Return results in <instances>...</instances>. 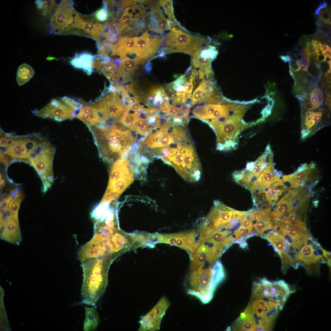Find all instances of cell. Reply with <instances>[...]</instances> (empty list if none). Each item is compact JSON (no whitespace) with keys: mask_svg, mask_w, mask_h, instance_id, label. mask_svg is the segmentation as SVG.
Instances as JSON below:
<instances>
[{"mask_svg":"<svg viewBox=\"0 0 331 331\" xmlns=\"http://www.w3.org/2000/svg\"><path fill=\"white\" fill-rule=\"evenodd\" d=\"M310 62V59L308 57H304L299 61V65L302 70L307 71Z\"/></svg>","mask_w":331,"mask_h":331,"instance_id":"43","label":"cell"},{"mask_svg":"<svg viewBox=\"0 0 331 331\" xmlns=\"http://www.w3.org/2000/svg\"><path fill=\"white\" fill-rule=\"evenodd\" d=\"M95 55L88 52L76 53L71 58L70 63L74 67L82 70L88 75L94 71L92 64Z\"/></svg>","mask_w":331,"mask_h":331,"instance_id":"26","label":"cell"},{"mask_svg":"<svg viewBox=\"0 0 331 331\" xmlns=\"http://www.w3.org/2000/svg\"><path fill=\"white\" fill-rule=\"evenodd\" d=\"M279 221L288 225L307 230L305 222L303 220L301 214L293 210L288 211Z\"/></svg>","mask_w":331,"mask_h":331,"instance_id":"32","label":"cell"},{"mask_svg":"<svg viewBox=\"0 0 331 331\" xmlns=\"http://www.w3.org/2000/svg\"><path fill=\"white\" fill-rule=\"evenodd\" d=\"M159 242L179 247L187 251L190 256L200 245L198 235L194 230L173 234L158 235Z\"/></svg>","mask_w":331,"mask_h":331,"instance_id":"17","label":"cell"},{"mask_svg":"<svg viewBox=\"0 0 331 331\" xmlns=\"http://www.w3.org/2000/svg\"><path fill=\"white\" fill-rule=\"evenodd\" d=\"M261 238L265 239L273 245L275 251L280 257L287 253L288 245L287 244V241L283 235L273 230L268 231L264 234Z\"/></svg>","mask_w":331,"mask_h":331,"instance_id":"27","label":"cell"},{"mask_svg":"<svg viewBox=\"0 0 331 331\" xmlns=\"http://www.w3.org/2000/svg\"><path fill=\"white\" fill-rule=\"evenodd\" d=\"M327 5L326 2L323 1L322 3L319 5V6L316 10L315 12V14L318 15V17L319 16V13L320 10L323 8H326Z\"/></svg>","mask_w":331,"mask_h":331,"instance_id":"47","label":"cell"},{"mask_svg":"<svg viewBox=\"0 0 331 331\" xmlns=\"http://www.w3.org/2000/svg\"><path fill=\"white\" fill-rule=\"evenodd\" d=\"M294 200V199L284 194L276 204L275 208L270 212V216L272 224L278 223L281 219L293 205Z\"/></svg>","mask_w":331,"mask_h":331,"instance_id":"29","label":"cell"},{"mask_svg":"<svg viewBox=\"0 0 331 331\" xmlns=\"http://www.w3.org/2000/svg\"><path fill=\"white\" fill-rule=\"evenodd\" d=\"M330 48V47L329 45H326L324 44H321L320 46V50L323 52L324 54Z\"/></svg>","mask_w":331,"mask_h":331,"instance_id":"52","label":"cell"},{"mask_svg":"<svg viewBox=\"0 0 331 331\" xmlns=\"http://www.w3.org/2000/svg\"><path fill=\"white\" fill-rule=\"evenodd\" d=\"M211 78L203 79L194 91L191 99L192 106L204 104H221L224 101Z\"/></svg>","mask_w":331,"mask_h":331,"instance_id":"18","label":"cell"},{"mask_svg":"<svg viewBox=\"0 0 331 331\" xmlns=\"http://www.w3.org/2000/svg\"><path fill=\"white\" fill-rule=\"evenodd\" d=\"M114 260L107 255L89 258L82 262V303L94 306L101 298L107 287L108 269Z\"/></svg>","mask_w":331,"mask_h":331,"instance_id":"2","label":"cell"},{"mask_svg":"<svg viewBox=\"0 0 331 331\" xmlns=\"http://www.w3.org/2000/svg\"><path fill=\"white\" fill-rule=\"evenodd\" d=\"M97 110L101 123L106 120H119L127 110L120 96L117 93L110 92L96 102L91 103Z\"/></svg>","mask_w":331,"mask_h":331,"instance_id":"14","label":"cell"},{"mask_svg":"<svg viewBox=\"0 0 331 331\" xmlns=\"http://www.w3.org/2000/svg\"><path fill=\"white\" fill-rule=\"evenodd\" d=\"M324 55L326 57L331 58V48H329L324 53Z\"/></svg>","mask_w":331,"mask_h":331,"instance_id":"55","label":"cell"},{"mask_svg":"<svg viewBox=\"0 0 331 331\" xmlns=\"http://www.w3.org/2000/svg\"><path fill=\"white\" fill-rule=\"evenodd\" d=\"M147 59L140 58L124 59L121 61V63L118 66V70L122 74L131 76L134 73L135 70L139 67V65L143 63Z\"/></svg>","mask_w":331,"mask_h":331,"instance_id":"33","label":"cell"},{"mask_svg":"<svg viewBox=\"0 0 331 331\" xmlns=\"http://www.w3.org/2000/svg\"><path fill=\"white\" fill-rule=\"evenodd\" d=\"M139 118L137 114L129 112L127 110L119 120L120 123L134 130L135 123Z\"/></svg>","mask_w":331,"mask_h":331,"instance_id":"36","label":"cell"},{"mask_svg":"<svg viewBox=\"0 0 331 331\" xmlns=\"http://www.w3.org/2000/svg\"><path fill=\"white\" fill-rule=\"evenodd\" d=\"M321 74H320L319 75L316 76L314 78V79L311 82V85L312 86H314L317 84V83L320 80V78L321 77Z\"/></svg>","mask_w":331,"mask_h":331,"instance_id":"53","label":"cell"},{"mask_svg":"<svg viewBox=\"0 0 331 331\" xmlns=\"http://www.w3.org/2000/svg\"><path fill=\"white\" fill-rule=\"evenodd\" d=\"M89 127L100 155L104 160L118 159L134 141L129 130L124 129L118 123L105 127Z\"/></svg>","mask_w":331,"mask_h":331,"instance_id":"3","label":"cell"},{"mask_svg":"<svg viewBox=\"0 0 331 331\" xmlns=\"http://www.w3.org/2000/svg\"><path fill=\"white\" fill-rule=\"evenodd\" d=\"M158 2L160 6L163 9L165 13L167 16V19L170 22L171 26H181L174 16L173 1L160 0Z\"/></svg>","mask_w":331,"mask_h":331,"instance_id":"35","label":"cell"},{"mask_svg":"<svg viewBox=\"0 0 331 331\" xmlns=\"http://www.w3.org/2000/svg\"><path fill=\"white\" fill-rule=\"evenodd\" d=\"M153 129L156 130L149 123L146 118H139L135 123L134 130H136L140 134L145 135L151 132Z\"/></svg>","mask_w":331,"mask_h":331,"instance_id":"37","label":"cell"},{"mask_svg":"<svg viewBox=\"0 0 331 331\" xmlns=\"http://www.w3.org/2000/svg\"><path fill=\"white\" fill-rule=\"evenodd\" d=\"M317 97L318 102L321 105L322 104L324 99V96L321 89H320L317 94Z\"/></svg>","mask_w":331,"mask_h":331,"instance_id":"49","label":"cell"},{"mask_svg":"<svg viewBox=\"0 0 331 331\" xmlns=\"http://www.w3.org/2000/svg\"><path fill=\"white\" fill-rule=\"evenodd\" d=\"M35 73L34 70L29 65L24 63L18 67L17 74V81L19 86H22L31 79Z\"/></svg>","mask_w":331,"mask_h":331,"instance_id":"34","label":"cell"},{"mask_svg":"<svg viewBox=\"0 0 331 331\" xmlns=\"http://www.w3.org/2000/svg\"><path fill=\"white\" fill-rule=\"evenodd\" d=\"M317 248L322 252V255L324 257L326 263L329 266H331V253L322 248L321 246H318Z\"/></svg>","mask_w":331,"mask_h":331,"instance_id":"44","label":"cell"},{"mask_svg":"<svg viewBox=\"0 0 331 331\" xmlns=\"http://www.w3.org/2000/svg\"><path fill=\"white\" fill-rule=\"evenodd\" d=\"M315 164L311 162L301 171L287 175L282 178L283 184L287 188H297L305 185L306 182L311 178L315 171Z\"/></svg>","mask_w":331,"mask_h":331,"instance_id":"23","label":"cell"},{"mask_svg":"<svg viewBox=\"0 0 331 331\" xmlns=\"http://www.w3.org/2000/svg\"><path fill=\"white\" fill-rule=\"evenodd\" d=\"M160 148L162 158L173 167L184 180L189 182L199 180L201 165L189 135Z\"/></svg>","mask_w":331,"mask_h":331,"instance_id":"1","label":"cell"},{"mask_svg":"<svg viewBox=\"0 0 331 331\" xmlns=\"http://www.w3.org/2000/svg\"><path fill=\"white\" fill-rule=\"evenodd\" d=\"M72 1H61L56 7L50 19V32L56 34L68 35L76 11Z\"/></svg>","mask_w":331,"mask_h":331,"instance_id":"15","label":"cell"},{"mask_svg":"<svg viewBox=\"0 0 331 331\" xmlns=\"http://www.w3.org/2000/svg\"><path fill=\"white\" fill-rule=\"evenodd\" d=\"M151 63L149 62V61L146 64L145 67V69L146 72L148 73H150L152 69V67L151 66Z\"/></svg>","mask_w":331,"mask_h":331,"instance_id":"54","label":"cell"},{"mask_svg":"<svg viewBox=\"0 0 331 331\" xmlns=\"http://www.w3.org/2000/svg\"><path fill=\"white\" fill-rule=\"evenodd\" d=\"M295 290L283 280L272 282L263 278L253 283L251 297L266 299L277 303L282 310L289 297Z\"/></svg>","mask_w":331,"mask_h":331,"instance_id":"9","label":"cell"},{"mask_svg":"<svg viewBox=\"0 0 331 331\" xmlns=\"http://www.w3.org/2000/svg\"><path fill=\"white\" fill-rule=\"evenodd\" d=\"M272 225L269 215L263 214L257 210L253 225V233L254 236H261L265 231L271 229Z\"/></svg>","mask_w":331,"mask_h":331,"instance_id":"30","label":"cell"},{"mask_svg":"<svg viewBox=\"0 0 331 331\" xmlns=\"http://www.w3.org/2000/svg\"><path fill=\"white\" fill-rule=\"evenodd\" d=\"M308 43V40L306 38V36L305 35H302L300 39V44L304 48L307 46Z\"/></svg>","mask_w":331,"mask_h":331,"instance_id":"46","label":"cell"},{"mask_svg":"<svg viewBox=\"0 0 331 331\" xmlns=\"http://www.w3.org/2000/svg\"><path fill=\"white\" fill-rule=\"evenodd\" d=\"M85 318L83 326L86 331L95 330L99 324V316L95 307H85Z\"/></svg>","mask_w":331,"mask_h":331,"instance_id":"31","label":"cell"},{"mask_svg":"<svg viewBox=\"0 0 331 331\" xmlns=\"http://www.w3.org/2000/svg\"><path fill=\"white\" fill-rule=\"evenodd\" d=\"M45 138L38 134L17 136L9 134L7 145L1 148L0 159L28 161L32 151Z\"/></svg>","mask_w":331,"mask_h":331,"instance_id":"8","label":"cell"},{"mask_svg":"<svg viewBox=\"0 0 331 331\" xmlns=\"http://www.w3.org/2000/svg\"><path fill=\"white\" fill-rule=\"evenodd\" d=\"M164 36L154 35L146 32L139 36L135 37V53L137 58L146 59L158 52L163 46Z\"/></svg>","mask_w":331,"mask_h":331,"instance_id":"19","label":"cell"},{"mask_svg":"<svg viewBox=\"0 0 331 331\" xmlns=\"http://www.w3.org/2000/svg\"><path fill=\"white\" fill-rule=\"evenodd\" d=\"M13 194V197L10 203L9 208L11 212L18 215L19 208L23 198V194L19 191H17L15 194Z\"/></svg>","mask_w":331,"mask_h":331,"instance_id":"39","label":"cell"},{"mask_svg":"<svg viewBox=\"0 0 331 331\" xmlns=\"http://www.w3.org/2000/svg\"><path fill=\"white\" fill-rule=\"evenodd\" d=\"M310 96L311 105L308 108L314 109L318 108L321 105L318 102L317 94L311 91Z\"/></svg>","mask_w":331,"mask_h":331,"instance_id":"41","label":"cell"},{"mask_svg":"<svg viewBox=\"0 0 331 331\" xmlns=\"http://www.w3.org/2000/svg\"><path fill=\"white\" fill-rule=\"evenodd\" d=\"M146 4L150 10L147 18V29L160 34L170 30L171 23L163 14L158 1H147Z\"/></svg>","mask_w":331,"mask_h":331,"instance_id":"21","label":"cell"},{"mask_svg":"<svg viewBox=\"0 0 331 331\" xmlns=\"http://www.w3.org/2000/svg\"><path fill=\"white\" fill-rule=\"evenodd\" d=\"M326 57L324 54H320L317 55L316 59L317 60L321 62H322L325 61Z\"/></svg>","mask_w":331,"mask_h":331,"instance_id":"51","label":"cell"},{"mask_svg":"<svg viewBox=\"0 0 331 331\" xmlns=\"http://www.w3.org/2000/svg\"><path fill=\"white\" fill-rule=\"evenodd\" d=\"M247 211L231 208L218 200L214 202L211 211L204 220L203 224L218 231H232L238 228Z\"/></svg>","mask_w":331,"mask_h":331,"instance_id":"6","label":"cell"},{"mask_svg":"<svg viewBox=\"0 0 331 331\" xmlns=\"http://www.w3.org/2000/svg\"><path fill=\"white\" fill-rule=\"evenodd\" d=\"M110 179L107 196L109 200H114L134 181L133 168L127 159L116 160L111 168Z\"/></svg>","mask_w":331,"mask_h":331,"instance_id":"11","label":"cell"},{"mask_svg":"<svg viewBox=\"0 0 331 331\" xmlns=\"http://www.w3.org/2000/svg\"><path fill=\"white\" fill-rule=\"evenodd\" d=\"M95 19L100 22L107 21L110 17L107 2L103 1L102 7L97 10L93 14Z\"/></svg>","mask_w":331,"mask_h":331,"instance_id":"38","label":"cell"},{"mask_svg":"<svg viewBox=\"0 0 331 331\" xmlns=\"http://www.w3.org/2000/svg\"><path fill=\"white\" fill-rule=\"evenodd\" d=\"M281 59L284 62H289L291 60L290 55H280L279 56Z\"/></svg>","mask_w":331,"mask_h":331,"instance_id":"50","label":"cell"},{"mask_svg":"<svg viewBox=\"0 0 331 331\" xmlns=\"http://www.w3.org/2000/svg\"><path fill=\"white\" fill-rule=\"evenodd\" d=\"M289 65L290 70H292L295 72H297L300 70H301V68L299 65V62L293 65H291L289 64Z\"/></svg>","mask_w":331,"mask_h":331,"instance_id":"48","label":"cell"},{"mask_svg":"<svg viewBox=\"0 0 331 331\" xmlns=\"http://www.w3.org/2000/svg\"><path fill=\"white\" fill-rule=\"evenodd\" d=\"M92 67L93 69L103 74L110 82L116 83L120 81V75L117 70L118 66L115 63L101 59L95 57Z\"/></svg>","mask_w":331,"mask_h":331,"instance_id":"25","label":"cell"},{"mask_svg":"<svg viewBox=\"0 0 331 331\" xmlns=\"http://www.w3.org/2000/svg\"><path fill=\"white\" fill-rule=\"evenodd\" d=\"M319 21L323 24L328 25V19L331 16V9L327 7L321 9L319 13Z\"/></svg>","mask_w":331,"mask_h":331,"instance_id":"40","label":"cell"},{"mask_svg":"<svg viewBox=\"0 0 331 331\" xmlns=\"http://www.w3.org/2000/svg\"><path fill=\"white\" fill-rule=\"evenodd\" d=\"M76 116L89 127L98 125L101 123L97 110L91 103L83 105L76 114Z\"/></svg>","mask_w":331,"mask_h":331,"instance_id":"28","label":"cell"},{"mask_svg":"<svg viewBox=\"0 0 331 331\" xmlns=\"http://www.w3.org/2000/svg\"><path fill=\"white\" fill-rule=\"evenodd\" d=\"M225 277L224 268L219 260L212 267L203 264L191 271L187 293L197 298L203 303H207L212 299L217 287Z\"/></svg>","mask_w":331,"mask_h":331,"instance_id":"4","label":"cell"},{"mask_svg":"<svg viewBox=\"0 0 331 331\" xmlns=\"http://www.w3.org/2000/svg\"><path fill=\"white\" fill-rule=\"evenodd\" d=\"M210 48L204 45L201 46L195 51L192 56V65L197 70L202 79L213 78L211 62L215 52Z\"/></svg>","mask_w":331,"mask_h":331,"instance_id":"20","label":"cell"},{"mask_svg":"<svg viewBox=\"0 0 331 331\" xmlns=\"http://www.w3.org/2000/svg\"><path fill=\"white\" fill-rule=\"evenodd\" d=\"M142 0H122L119 1L117 4V6L120 8H124L129 6H132L136 3L140 2Z\"/></svg>","mask_w":331,"mask_h":331,"instance_id":"42","label":"cell"},{"mask_svg":"<svg viewBox=\"0 0 331 331\" xmlns=\"http://www.w3.org/2000/svg\"><path fill=\"white\" fill-rule=\"evenodd\" d=\"M55 151L54 146L45 139L32 151L28 161L47 188L50 186L52 181L53 161Z\"/></svg>","mask_w":331,"mask_h":331,"instance_id":"10","label":"cell"},{"mask_svg":"<svg viewBox=\"0 0 331 331\" xmlns=\"http://www.w3.org/2000/svg\"><path fill=\"white\" fill-rule=\"evenodd\" d=\"M202 80L197 70L191 65L185 74L166 85L164 89L171 105L190 103L188 101L191 100L194 91Z\"/></svg>","mask_w":331,"mask_h":331,"instance_id":"7","label":"cell"},{"mask_svg":"<svg viewBox=\"0 0 331 331\" xmlns=\"http://www.w3.org/2000/svg\"><path fill=\"white\" fill-rule=\"evenodd\" d=\"M0 188H2L4 186V180L2 179V175L0 174Z\"/></svg>","mask_w":331,"mask_h":331,"instance_id":"56","label":"cell"},{"mask_svg":"<svg viewBox=\"0 0 331 331\" xmlns=\"http://www.w3.org/2000/svg\"><path fill=\"white\" fill-rule=\"evenodd\" d=\"M165 297L161 298L144 317L151 326L152 331L159 330L162 319L170 306Z\"/></svg>","mask_w":331,"mask_h":331,"instance_id":"24","label":"cell"},{"mask_svg":"<svg viewBox=\"0 0 331 331\" xmlns=\"http://www.w3.org/2000/svg\"><path fill=\"white\" fill-rule=\"evenodd\" d=\"M53 99L40 110L35 113L36 116L48 118L57 121L73 118L76 110L63 100Z\"/></svg>","mask_w":331,"mask_h":331,"instance_id":"16","label":"cell"},{"mask_svg":"<svg viewBox=\"0 0 331 331\" xmlns=\"http://www.w3.org/2000/svg\"><path fill=\"white\" fill-rule=\"evenodd\" d=\"M105 24L97 21L92 14L84 15L76 12L68 35H76L91 38L96 41L97 45H98L105 32Z\"/></svg>","mask_w":331,"mask_h":331,"instance_id":"13","label":"cell"},{"mask_svg":"<svg viewBox=\"0 0 331 331\" xmlns=\"http://www.w3.org/2000/svg\"><path fill=\"white\" fill-rule=\"evenodd\" d=\"M225 251L223 243L209 237L191 256V271L196 269L204 264L212 266Z\"/></svg>","mask_w":331,"mask_h":331,"instance_id":"12","label":"cell"},{"mask_svg":"<svg viewBox=\"0 0 331 331\" xmlns=\"http://www.w3.org/2000/svg\"><path fill=\"white\" fill-rule=\"evenodd\" d=\"M145 98V101L150 104V109L165 112L170 106V100L164 89L156 85L150 89Z\"/></svg>","mask_w":331,"mask_h":331,"instance_id":"22","label":"cell"},{"mask_svg":"<svg viewBox=\"0 0 331 331\" xmlns=\"http://www.w3.org/2000/svg\"><path fill=\"white\" fill-rule=\"evenodd\" d=\"M164 36L162 50L165 54L181 52L192 56L199 47L208 42L207 39L192 35L183 27L171 26Z\"/></svg>","mask_w":331,"mask_h":331,"instance_id":"5","label":"cell"},{"mask_svg":"<svg viewBox=\"0 0 331 331\" xmlns=\"http://www.w3.org/2000/svg\"><path fill=\"white\" fill-rule=\"evenodd\" d=\"M300 54L301 56V59L304 57H308L310 58L311 55L308 46H307L303 48L300 52Z\"/></svg>","mask_w":331,"mask_h":331,"instance_id":"45","label":"cell"}]
</instances>
